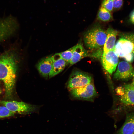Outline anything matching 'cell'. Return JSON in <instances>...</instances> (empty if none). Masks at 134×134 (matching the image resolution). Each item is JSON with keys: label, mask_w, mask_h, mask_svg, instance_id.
I'll list each match as a JSON object with an SVG mask.
<instances>
[{"label": "cell", "mask_w": 134, "mask_h": 134, "mask_svg": "<svg viewBox=\"0 0 134 134\" xmlns=\"http://www.w3.org/2000/svg\"><path fill=\"white\" fill-rule=\"evenodd\" d=\"M19 53L16 48H12L0 55V80L5 88L6 99L12 97L19 60Z\"/></svg>", "instance_id": "6da1fadb"}, {"label": "cell", "mask_w": 134, "mask_h": 134, "mask_svg": "<svg viewBox=\"0 0 134 134\" xmlns=\"http://www.w3.org/2000/svg\"><path fill=\"white\" fill-rule=\"evenodd\" d=\"M114 50L118 57L132 62L134 60V33L122 34L115 44Z\"/></svg>", "instance_id": "7a4b0ae2"}, {"label": "cell", "mask_w": 134, "mask_h": 134, "mask_svg": "<svg viewBox=\"0 0 134 134\" xmlns=\"http://www.w3.org/2000/svg\"><path fill=\"white\" fill-rule=\"evenodd\" d=\"M107 37L106 32L99 26L87 31L84 37L86 46L90 49H96L104 45Z\"/></svg>", "instance_id": "3957f363"}, {"label": "cell", "mask_w": 134, "mask_h": 134, "mask_svg": "<svg viewBox=\"0 0 134 134\" xmlns=\"http://www.w3.org/2000/svg\"><path fill=\"white\" fill-rule=\"evenodd\" d=\"M0 104L5 106L15 114H30L36 112L39 108L35 105L14 100H1Z\"/></svg>", "instance_id": "277c9868"}, {"label": "cell", "mask_w": 134, "mask_h": 134, "mask_svg": "<svg viewBox=\"0 0 134 134\" xmlns=\"http://www.w3.org/2000/svg\"><path fill=\"white\" fill-rule=\"evenodd\" d=\"M18 27L17 21L12 16L0 17V43L14 35Z\"/></svg>", "instance_id": "5b68a950"}, {"label": "cell", "mask_w": 134, "mask_h": 134, "mask_svg": "<svg viewBox=\"0 0 134 134\" xmlns=\"http://www.w3.org/2000/svg\"><path fill=\"white\" fill-rule=\"evenodd\" d=\"M92 78L87 73L78 70L73 71L68 80L67 87L69 91L91 83Z\"/></svg>", "instance_id": "8992f818"}, {"label": "cell", "mask_w": 134, "mask_h": 134, "mask_svg": "<svg viewBox=\"0 0 134 134\" xmlns=\"http://www.w3.org/2000/svg\"><path fill=\"white\" fill-rule=\"evenodd\" d=\"M69 91L73 98L79 100L92 101L97 95L94 86L92 83Z\"/></svg>", "instance_id": "52a82bcc"}, {"label": "cell", "mask_w": 134, "mask_h": 134, "mask_svg": "<svg viewBox=\"0 0 134 134\" xmlns=\"http://www.w3.org/2000/svg\"><path fill=\"white\" fill-rule=\"evenodd\" d=\"M134 69L132 65L126 61L118 64L117 69L114 75V78L118 80H126L133 77Z\"/></svg>", "instance_id": "ba28073f"}, {"label": "cell", "mask_w": 134, "mask_h": 134, "mask_svg": "<svg viewBox=\"0 0 134 134\" xmlns=\"http://www.w3.org/2000/svg\"><path fill=\"white\" fill-rule=\"evenodd\" d=\"M118 57L114 50L110 51L102 55L101 58L102 66L110 74L116 70L118 63Z\"/></svg>", "instance_id": "9c48e42d"}, {"label": "cell", "mask_w": 134, "mask_h": 134, "mask_svg": "<svg viewBox=\"0 0 134 134\" xmlns=\"http://www.w3.org/2000/svg\"><path fill=\"white\" fill-rule=\"evenodd\" d=\"M52 56H49L42 59L36 65L37 68L40 74L46 79L49 77L52 68Z\"/></svg>", "instance_id": "30bf717a"}, {"label": "cell", "mask_w": 134, "mask_h": 134, "mask_svg": "<svg viewBox=\"0 0 134 134\" xmlns=\"http://www.w3.org/2000/svg\"><path fill=\"white\" fill-rule=\"evenodd\" d=\"M53 60L52 67L49 74V78H50L62 72L68 64L62 58L58 53L52 56Z\"/></svg>", "instance_id": "8fae6325"}, {"label": "cell", "mask_w": 134, "mask_h": 134, "mask_svg": "<svg viewBox=\"0 0 134 134\" xmlns=\"http://www.w3.org/2000/svg\"><path fill=\"white\" fill-rule=\"evenodd\" d=\"M106 32L107 37L104 45L103 55L114 50L116 37L118 33L117 31L111 28H108Z\"/></svg>", "instance_id": "7c38bea8"}, {"label": "cell", "mask_w": 134, "mask_h": 134, "mask_svg": "<svg viewBox=\"0 0 134 134\" xmlns=\"http://www.w3.org/2000/svg\"><path fill=\"white\" fill-rule=\"evenodd\" d=\"M124 93L121 96L120 100L124 105L134 106V87L132 84L125 85L124 87Z\"/></svg>", "instance_id": "4fadbf2b"}, {"label": "cell", "mask_w": 134, "mask_h": 134, "mask_svg": "<svg viewBox=\"0 0 134 134\" xmlns=\"http://www.w3.org/2000/svg\"><path fill=\"white\" fill-rule=\"evenodd\" d=\"M116 134H134V112L127 114L124 123Z\"/></svg>", "instance_id": "5bb4252c"}, {"label": "cell", "mask_w": 134, "mask_h": 134, "mask_svg": "<svg viewBox=\"0 0 134 134\" xmlns=\"http://www.w3.org/2000/svg\"><path fill=\"white\" fill-rule=\"evenodd\" d=\"M88 55V53L82 45L81 43L78 44L73 47L72 56L69 65H73Z\"/></svg>", "instance_id": "9a60e30c"}, {"label": "cell", "mask_w": 134, "mask_h": 134, "mask_svg": "<svg viewBox=\"0 0 134 134\" xmlns=\"http://www.w3.org/2000/svg\"><path fill=\"white\" fill-rule=\"evenodd\" d=\"M97 18L99 20L104 22L110 21L113 19L111 12L101 6L98 12Z\"/></svg>", "instance_id": "2e32d148"}, {"label": "cell", "mask_w": 134, "mask_h": 134, "mask_svg": "<svg viewBox=\"0 0 134 134\" xmlns=\"http://www.w3.org/2000/svg\"><path fill=\"white\" fill-rule=\"evenodd\" d=\"M73 51V47L65 51L58 53L61 57L68 64L72 57Z\"/></svg>", "instance_id": "e0dca14e"}, {"label": "cell", "mask_w": 134, "mask_h": 134, "mask_svg": "<svg viewBox=\"0 0 134 134\" xmlns=\"http://www.w3.org/2000/svg\"><path fill=\"white\" fill-rule=\"evenodd\" d=\"M14 115L5 106H0V119L12 117Z\"/></svg>", "instance_id": "ac0fdd59"}, {"label": "cell", "mask_w": 134, "mask_h": 134, "mask_svg": "<svg viewBox=\"0 0 134 134\" xmlns=\"http://www.w3.org/2000/svg\"><path fill=\"white\" fill-rule=\"evenodd\" d=\"M101 7L111 12L113 10V0H103Z\"/></svg>", "instance_id": "d6986e66"}, {"label": "cell", "mask_w": 134, "mask_h": 134, "mask_svg": "<svg viewBox=\"0 0 134 134\" xmlns=\"http://www.w3.org/2000/svg\"><path fill=\"white\" fill-rule=\"evenodd\" d=\"M123 4V0H113V10H117L120 9Z\"/></svg>", "instance_id": "ffe728a7"}, {"label": "cell", "mask_w": 134, "mask_h": 134, "mask_svg": "<svg viewBox=\"0 0 134 134\" xmlns=\"http://www.w3.org/2000/svg\"><path fill=\"white\" fill-rule=\"evenodd\" d=\"M117 92L119 95H123L124 93V90L123 88L121 87H118L117 89Z\"/></svg>", "instance_id": "44dd1931"}, {"label": "cell", "mask_w": 134, "mask_h": 134, "mask_svg": "<svg viewBox=\"0 0 134 134\" xmlns=\"http://www.w3.org/2000/svg\"><path fill=\"white\" fill-rule=\"evenodd\" d=\"M130 20L131 22L134 24V10L132 11L130 14Z\"/></svg>", "instance_id": "7402d4cb"}, {"label": "cell", "mask_w": 134, "mask_h": 134, "mask_svg": "<svg viewBox=\"0 0 134 134\" xmlns=\"http://www.w3.org/2000/svg\"><path fill=\"white\" fill-rule=\"evenodd\" d=\"M133 82H134V74H133Z\"/></svg>", "instance_id": "603a6c76"}, {"label": "cell", "mask_w": 134, "mask_h": 134, "mask_svg": "<svg viewBox=\"0 0 134 134\" xmlns=\"http://www.w3.org/2000/svg\"><path fill=\"white\" fill-rule=\"evenodd\" d=\"M2 92L1 89L0 88V95L1 93Z\"/></svg>", "instance_id": "cb8c5ba5"}, {"label": "cell", "mask_w": 134, "mask_h": 134, "mask_svg": "<svg viewBox=\"0 0 134 134\" xmlns=\"http://www.w3.org/2000/svg\"><path fill=\"white\" fill-rule=\"evenodd\" d=\"M134 86V81L132 83Z\"/></svg>", "instance_id": "d4e9b609"}]
</instances>
